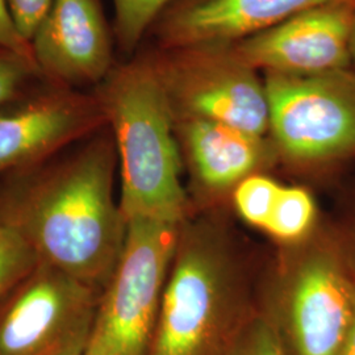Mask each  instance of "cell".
<instances>
[{
    "label": "cell",
    "instance_id": "obj_24",
    "mask_svg": "<svg viewBox=\"0 0 355 355\" xmlns=\"http://www.w3.org/2000/svg\"><path fill=\"white\" fill-rule=\"evenodd\" d=\"M85 349H86V343H83V345H78L76 347L70 349V350L64 355H85Z\"/></svg>",
    "mask_w": 355,
    "mask_h": 355
},
{
    "label": "cell",
    "instance_id": "obj_12",
    "mask_svg": "<svg viewBox=\"0 0 355 355\" xmlns=\"http://www.w3.org/2000/svg\"><path fill=\"white\" fill-rule=\"evenodd\" d=\"M331 1L337 0H175L153 29L162 49L233 45Z\"/></svg>",
    "mask_w": 355,
    "mask_h": 355
},
{
    "label": "cell",
    "instance_id": "obj_15",
    "mask_svg": "<svg viewBox=\"0 0 355 355\" xmlns=\"http://www.w3.org/2000/svg\"><path fill=\"white\" fill-rule=\"evenodd\" d=\"M175 0H114V35L120 48L130 53L146 31Z\"/></svg>",
    "mask_w": 355,
    "mask_h": 355
},
{
    "label": "cell",
    "instance_id": "obj_7",
    "mask_svg": "<svg viewBox=\"0 0 355 355\" xmlns=\"http://www.w3.org/2000/svg\"><path fill=\"white\" fill-rule=\"evenodd\" d=\"M174 120L204 119L268 133L265 80L233 45H191L149 54Z\"/></svg>",
    "mask_w": 355,
    "mask_h": 355
},
{
    "label": "cell",
    "instance_id": "obj_16",
    "mask_svg": "<svg viewBox=\"0 0 355 355\" xmlns=\"http://www.w3.org/2000/svg\"><path fill=\"white\" fill-rule=\"evenodd\" d=\"M282 186L272 178L253 174L234 187L233 202L242 220L257 228L265 229L274 211Z\"/></svg>",
    "mask_w": 355,
    "mask_h": 355
},
{
    "label": "cell",
    "instance_id": "obj_23",
    "mask_svg": "<svg viewBox=\"0 0 355 355\" xmlns=\"http://www.w3.org/2000/svg\"><path fill=\"white\" fill-rule=\"evenodd\" d=\"M350 61L354 66L355 71V10L353 15V21H352V29H350Z\"/></svg>",
    "mask_w": 355,
    "mask_h": 355
},
{
    "label": "cell",
    "instance_id": "obj_19",
    "mask_svg": "<svg viewBox=\"0 0 355 355\" xmlns=\"http://www.w3.org/2000/svg\"><path fill=\"white\" fill-rule=\"evenodd\" d=\"M36 78L42 76L33 58L0 51V105L24 94Z\"/></svg>",
    "mask_w": 355,
    "mask_h": 355
},
{
    "label": "cell",
    "instance_id": "obj_20",
    "mask_svg": "<svg viewBox=\"0 0 355 355\" xmlns=\"http://www.w3.org/2000/svg\"><path fill=\"white\" fill-rule=\"evenodd\" d=\"M53 0H8L13 19L21 35L31 42Z\"/></svg>",
    "mask_w": 355,
    "mask_h": 355
},
{
    "label": "cell",
    "instance_id": "obj_3",
    "mask_svg": "<svg viewBox=\"0 0 355 355\" xmlns=\"http://www.w3.org/2000/svg\"><path fill=\"white\" fill-rule=\"evenodd\" d=\"M228 246L215 229L180 225L148 355H207L239 303Z\"/></svg>",
    "mask_w": 355,
    "mask_h": 355
},
{
    "label": "cell",
    "instance_id": "obj_4",
    "mask_svg": "<svg viewBox=\"0 0 355 355\" xmlns=\"http://www.w3.org/2000/svg\"><path fill=\"white\" fill-rule=\"evenodd\" d=\"M180 225L127 223L119 262L104 287L85 355H148Z\"/></svg>",
    "mask_w": 355,
    "mask_h": 355
},
{
    "label": "cell",
    "instance_id": "obj_5",
    "mask_svg": "<svg viewBox=\"0 0 355 355\" xmlns=\"http://www.w3.org/2000/svg\"><path fill=\"white\" fill-rule=\"evenodd\" d=\"M268 133L296 165H328L355 155V71L263 76Z\"/></svg>",
    "mask_w": 355,
    "mask_h": 355
},
{
    "label": "cell",
    "instance_id": "obj_6",
    "mask_svg": "<svg viewBox=\"0 0 355 355\" xmlns=\"http://www.w3.org/2000/svg\"><path fill=\"white\" fill-rule=\"evenodd\" d=\"M275 302V327L293 354L341 355L355 315L353 253L330 239L303 245L280 274Z\"/></svg>",
    "mask_w": 355,
    "mask_h": 355
},
{
    "label": "cell",
    "instance_id": "obj_9",
    "mask_svg": "<svg viewBox=\"0 0 355 355\" xmlns=\"http://www.w3.org/2000/svg\"><path fill=\"white\" fill-rule=\"evenodd\" d=\"M107 125L94 94L46 83L0 105V178L38 165Z\"/></svg>",
    "mask_w": 355,
    "mask_h": 355
},
{
    "label": "cell",
    "instance_id": "obj_21",
    "mask_svg": "<svg viewBox=\"0 0 355 355\" xmlns=\"http://www.w3.org/2000/svg\"><path fill=\"white\" fill-rule=\"evenodd\" d=\"M0 51H13L35 60L32 45L19 31L8 0H0Z\"/></svg>",
    "mask_w": 355,
    "mask_h": 355
},
{
    "label": "cell",
    "instance_id": "obj_18",
    "mask_svg": "<svg viewBox=\"0 0 355 355\" xmlns=\"http://www.w3.org/2000/svg\"><path fill=\"white\" fill-rule=\"evenodd\" d=\"M225 355H287V353L275 324L266 318H255L236 334Z\"/></svg>",
    "mask_w": 355,
    "mask_h": 355
},
{
    "label": "cell",
    "instance_id": "obj_10",
    "mask_svg": "<svg viewBox=\"0 0 355 355\" xmlns=\"http://www.w3.org/2000/svg\"><path fill=\"white\" fill-rule=\"evenodd\" d=\"M355 0H337L296 13L278 26L233 44L258 73L290 76L350 69Z\"/></svg>",
    "mask_w": 355,
    "mask_h": 355
},
{
    "label": "cell",
    "instance_id": "obj_1",
    "mask_svg": "<svg viewBox=\"0 0 355 355\" xmlns=\"http://www.w3.org/2000/svg\"><path fill=\"white\" fill-rule=\"evenodd\" d=\"M117 161L108 125L49 159L0 178V223L38 262L103 292L127 237L114 202Z\"/></svg>",
    "mask_w": 355,
    "mask_h": 355
},
{
    "label": "cell",
    "instance_id": "obj_25",
    "mask_svg": "<svg viewBox=\"0 0 355 355\" xmlns=\"http://www.w3.org/2000/svg\"><path fill=\"white\" fill-rule=\"evenodd\" d=\"M352 253H353V257H354V261H355V249H354V250H353V252H352Z\"/></svg>",
    "mask_w": 355,
    "mask_h": 355
},
{
    "label": "cell",
    "instance_id": "obj_13",
    "mask_svg": "<svg viewBox=\"0 0 355 355\" xmlns=\"http://www.w3.org/2000/svg\"><path fill=\"white\" fill-rule=\"evenodd\" d=\"M175 133L193 178L208 192H225L268 165L278 152L271 139L204 119H180Z\"/></svg>",
    "mask_w": 355,
    "mask_h": 355
},
{
    "label": "cell",
    "instance_id": "obj_11",
    "mask_svg": "<svg viewBox=\"0 0 355 355\" xmlns=\"http://www.w3.org/2000/svg\"><path fill=\"white\" fill-rule=\"evenodd\" d=\"M31 45L42 79L53 85L98 86L114 69L99 0H53Z\"/></svg>",
    "mask_w": 355,
    "mask_h": 355
},
{
    "label": "cell",
    "instance_id": "obj_22",
    "mask_svg": "<svg viewBox=\"0 0 355 355\" xmlns=\"http://www.w3.org/2000/svg\"><path fill=\"white\" fill-rule=\"evenodd\" d=\"M341 355H355V315L353 322L350 325L349 333L346 336V340L343 343Z\"/></svg>",
    "mask_w": 355,
    "mask_h": 355
},
{
    "label": "cell",
    "instance_id": "obj_2",
    "mask_svg": "<svg viewBox=\"0 0 355 355\" xmlns=\"http://www.w3.org/2000/svg\"><path fill=\"white\" fill-rule=\"evenodd\" d=\"M114 136L125 223L182 225L187 196L175 121L149 55L116 66L95 89Z\"/></svg>",
    "mask_w": 355,
    "mask_h": 355
},
{
    "label": "cell",
    "instance_id": "obj_17",
    "mask_svg": "<svg viewBox=\"0 0 355 355\" xmlns=\"http://www.w3.org/2000/svg\"><path fill=\"white\" fill-rule=\"evenodd\" d=\"M37 263L26 242L0 223V300Z\"/></svg>",
    "mask_w": 355,
    "mask_h": 355
},
{
    "label": "cell",
    "instance_id": "obj_8",
    "mask_svg": "<svg viewBox=\"0 0 355 355\" xmlns=\"http://www.w3.org/2000/svg\"><path fill=\"white\" fill-rule=\"evenodd\" d=\"M101 295L38 262L0 300V355H64L87 343Z\"/></svg>",
    "mask_w": 355,
    "mask_h": 355
},
{
    "label": "cell",
    "instance_id": "obj_14",
    "mask_svg": "<svg viewBox=\"0 0 355 355\" xmlns=\"http://www.w3.org/2000/svg\"><path fill=\"white\" fill-rule=\"evenodd\" d=\"M318 220V207L312 195L302 187H284L278 196L265 232L284 243H302Z\"/></svg>",
    "mask_w": 355,
    "mask_h": 355
}]
</instances>
